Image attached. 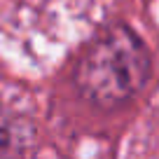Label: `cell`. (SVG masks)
I'll list each match as a JSON object with an SVG mask.
<instances>
[{"label":"cell","mask_w":159,"mask_h":159,"mask_svg":"<svg viewBox=\"0 0 159 159\" xmlns=\"http://www.w3.org/2000/svg\"><path fill=\"white\" fill-rule=\"evenodd\" d=\"M28 145V131L16 126V119L0 117V159H16V154Z\"/></svg>","instance_id":"obj_2"},{"label":"cell","mask_w":159,"mask_h":159,"mask_svg":"<svg viewBox=\"0 0 159 159\" xmlns=\"http://www.w3.org/2000/svg\"><path fill=\"white\" fill-rule=\"evenodd\" d=\"M152 54L126 24H110L91 38L73 68L80 98L94 108H124L148 87Z\"/></svg>","instance_id":"obj_1"}]
</instances>
